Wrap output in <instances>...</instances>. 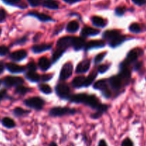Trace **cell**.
Segmentation results:
<instances>
[{
	"label": "cell",
	"mask_w": 146,
	"mask_h": 146,
	"mask_svg": "<svg viewBox=\"0 0 146 146\" xmlns=\"http://www.w3.org/2000/svg\"><path fill=\"white\" fill-rule=\"evenodd\" d=\"M7 18V12L3 8H0V23L4 22Z\"/></svg>",
	"instance_id": "f35d334b"
},
{
	"label": "cell",
	"mask_w": 146,
	"mask_h": 146,
	"mask_svg": "<svg viewBox=\"0 0 146 146\" xmlns=\"http://www.w3.org/2000/svg\"><path fill=\"white\" fill-rule=\"evenodd\" d=\"M120 35H121L120 31H118V30H108V31H106L104 33L103 37L105 39L111 41V40L116 38V37H118Z\"/></svg>",
	"instance_id": "2e32d148"
},
{
	"label": "cell",
	"mask_w": 146,
	"mask_h": 146,
	"mask_svg": "<svg viewBox=\"0 0 146 146\" xmlns=\"http://www.w3.org/2000/svg\"><path fill=\"white\" fill-rule=\"evenodd\" d=\"M94 88H96V89L100 90L101 91H105L106 89L108 88V85H107L106 81V80H100V81H98L94 85Z\"/></svg>",
	"instance_id": "83f0119b"
},
{
	"label": "cell",
	"mask_w": 146,
	"mask_h": 146,
	"mask_svg": "<svg viewBox=\"0 0 146 146\" xmlns=\"http://www.w3.org/2000/svg\"><path fill=\"white\" fill-rule=\"evenodd\" d=\"M29 4L33 7H37V6L40 5L41 3V0H27Z\"/></svg>",
	"instance_id": "60d3db41"
},
{
	"label": "cell",
	"mask_w": 146,
	"mask_h": 146,
	"mask_svg": "<svg viewBox=\"0 0 146 146\" xmlns=\"http://www.w3.org/2000/svg\"><path fill=\"white\" fill-rule=\"evenodd\" d=\"M52 45L51 44H38V45H35L31 48L33 52L36 53V54H38V53H42L44 51H48V50L51 49Z\"/></svg>",
	"instance_id": "5bb4252c"
},
{
	"label": "cell",
	"mask_w": 146,
	"mask_h": 146,
	"mask_svg": "<svg viewBox=\"0 0 146 146\" xmlns=\"http://www.w3.org/2000/svg\"><path fill=\"white\" fill-rule=\"evenodd\" d=\"M121 146H133V143L132 142V141L131 139L126 138V139H125L123 141Z\"/></svg>",
	"instance_id": "ee69618b"
},
{
	"label": "cell",
	"mask_w": 146,
	"mask_h": 146,
	"mask_svg": "<svg viewBox=\"0 0 146 146\" xmlns=\"http://www.w3.org/2000/svg\"><path fill=\"white\" fill-rule=\"evenodd\" d=\"M27 68H28L29 71H35L36 70V65L35 64L34 62H30L29 64L27 65Z\"/></svg>",
	"instance_id": "f6af8a7d"
},
{
	"label": "cell",
	"mask_w": 146,
	"mask_h": 146,
	"mask_svg": "<svg viewBox=\"0 0 146 146\" xmlns=\"http://www.w3.org/2000/svg\"><path fill=\"white\" fill-rule=\"evenodd\" d=\"M125 12V8L123 7H117L115 10V15L118 16V17H121V16H123Z\"/></svg>",
	"instance_id": "8d00e7d4"
},
{
	"label": "cell",
	"mask_w": 146,
	"mask_h": 146,
	"mask_svg": "<svg viewBox=\"0 0 146 146\" xmlns=\"http://www.w3.org/2000/svg\"><path fill=\"white\" fill-rule=\"evenodd\" d=\"M13 113H14V114L16 116L20 117L28 114L29 113V111H26V110L23 109V108H19V107H17V108H14V110L13 111Z\"/></svg>",
	"instance_id": "4dcf8cb0"
},
{
	"label": "cell",
	"mask_w": 146,
	"mask_h": 146,
	"mask_svg": "<svg viewBox=\"0 0 146 146\" xmlns=\"http://www.w3.org/2000/svg\"><path fill=\"white\" fill-rule=\"evenodd\" d=\"M29 90V88H27V87L24 86L22 85H20L17 86V88H16V93L19 94V95H24L27 93H28Z\"/></svg>",
	"instance_id": "d6a6232c"
},
{
	"label": "cell",
	"mask_w": 146,
	"mask_h": 146,
	"mask_svg": "<svg viewBox=\"0 0 146 146\" xmlns=\"http://www.w3.org/2000/svg\"><path fill=\"white\" fill-rule=\"evenodd\" d=\"M73 73V65L71 62L66 63L64 66H63L62 68H61V73H60L59 78L60 80L62 81H65V80L68 79L71 76Z\"/></svg>",
	"instance_id": "8992f818"
},
{
	"label": "cell",
	"mask_w": 146,
	"mask_h": 146,
	"mask_svg": "<svg viewBox=\"0 0 146 146\" xmlns=\"http://www.w3.org/2000/svg\"><path fill=\"white\" fill-rule=\"evenodd\" d=\"M141 63H138V64L135 66V69L138 70L140 68H141Z\"/></svg>",
	"instance_id": "f5cc1de1"
},
{
	"label": "cell",
	"mask_w": 146,
	"mask_h": 146,
	"mask_svg": "<svg viewBox=\"0 0 146 146\" xmlns=\"http://www.w3.org/2000/svg\"><path fill=\"white\" fill-rule=\"evenodd\" d=\"M75 37L73 36H64L60 38L56 43V47L58 48L66 50V48L70 46H73Z\"/></svg>",
	"instance_id": "5b68a950"
},
{
	"label": "cell",
	"mask_w": 146,
	"mask_h": 146,
	"mask_svg": "<svg viewBox=\"0 0 146 146\" xmlns=\"http://www.w3.org/2000/svg\"><path fill=\"white\" fill-rule=\"evenodd\" d=\"M65 2L68 3V4H74V3H76L78 1H79L80 0H64Z\"/></svg>",
	"instance_id": "f907efd6"
},
{
	"label": "cell",
	"mask_w": 146,
	"mask_h": 146,
	"mask_svg": "<svg viewBox=\"0 0 146 146\" xmlns=\"http://www.w3.org/2000/svg\"><path fill=\"white\" fill-rule=\"evenodd\" d=\"M98 146H107V144L104 140H101V141H100Z\"/></svg>",
	"instance_id": "816d5d0a"
},
{
	"label": "cell",
	"mask_w": 146,
	"mask_h": 146,
	"mask_svg": "<svg viewBox=\"0 0 146 146\" xmlns=\"http://www.w3.org/2000/svg\"><path fill=\"white\" fill-rule=\"evenodd\" d=\"M91 21H92L93 24L96 27L103 28V27H104L106 25V22L105 20L103 18H101V17H98V16H94V17H93L91 18Z\"/></svg>",
	"instance_id": "cb8c5ba5"
},
{
	"label": "cell",
	"mask_w": 146,
	"mask_h": 146,
	"mask_svg": "<svg viewBox=\"0 0 146 146\" xmlns=\"http://www.w3.org/2000/svg\"><path fill=\"white\" fill-rule=\"evenodd\" d=\"M87 96H88L87 94H76V95L71 96L69 99L71 101H72L74 103H76V104H84L86 100Z\"/></svg>",
	"instance_id": "e0dca14e"
},
{
	"label": "cell",
	"mask_w": 146,
	"mask_h": 146,
	"mask_svg": "<svg viewBox=\"0 0 146 146\" xmlns=\"http://www.w3.org/2000/svg\"><path fill=\"white\" fill-rule=\"evenodd\" d=\"M24 104L29 108H34L35 110L42 109L44 105V101L42 98L39 97H32L24 101Z\"/></svg>",
	"instance_id": "6da1fadb"
},
{
	"label": "cell",
	"mask_w": 146,
	"mask_h": 146,
	"mask_svg": "<svg viewBox=\"0 0 146 146\" xmlns=\"http://www.w3.org/2000/svg\"><path fill=\"white\" fill-rule=\"evenodd\" d=\"M75 112L76 111L74 109H70V108H63V107H54L50 110L49 114L53 117H57L63 116L68 114H74Z\"/></svg>",
	"instance_id": "3957f363"
},
{
	"label": "cell",
	"mask_w": 146,
	"mask_h": 146,
	"mask_svg": "<svg viewBox=\"0 0 146 146\" xmlns=\"http://www.w3.org/2000/svg\"><path fill=\"white\" fill-rule=\"evenodd\" d=\"M26 78L32 82H38L40 80V76L34 71H29L25 74Z\"/></svg>",
	"instance_id": "d4e9b609"
},
{
	"label": "cell",
	"mask_w": 146,
	"mask_h": 146,
	"mask_svg": "<svg viewBox=\"0 0 146 146\" xmlns=\"http://www.w3.org/2000/svg\"><path fill=\"white\" fill-rule=\"evenodd\" d=\"M109 84L114 89H119L122 84V78L118 76H114L109 79Z\"/></svg>",
	"instance_id": "9a60e30c"
},
{
	"label": "cell",
	"mask_w": 146,
	"mask_h": 146,
	"mask_svg": "<svg viewBox=\"0 0 146 146\" xmlns=\"http://www.w3.org/2000/svg\"><path fill=\"white\" fill-rule=\"evenodd\" d=\"M79 28V24L76 21H71L67 25L66 30L69 33H74L77 31Z\"/></svg>",
	"instance_id": "4316f807"
},
{
	"label": "cell",
	"mask_w": 146,
	"mask_h": 146,
	"mask_svg": "<svg viewBox=\"0 0 146 146\" xmlns=\"http://www.w3.org/2000/svg\"><path fill=\"white\" fill-rule=\"evenodd\" d=\"M50 146H58L56 145V143H51V144H50Z\"/></svg>",
	"instance_id": "db71d44e"
},
{
	"label": "cell",
	"mask_w": 146,
	"mask_h": 146,
	"mask_svg": "<svg viewBox=\"0 0 146 146\" xmlns=\"http://www.w3.org/2000/svg\"><path fill=\"white\" fill-rule=\"evenodd\" d=\"M1 83H2V81H1V80H0V86H1Z\"/></svg>",
	"instance_id": "9f6ffc18"
},
{
	"label": "cell",
	"mask_w": 146,
	"mask_h": 146,
	"mask_svg": "<svg viewBox=\"0 0 146 146\" xmlns=\"http://www.w3.org/2000/svg\"><path fill=\"white\" fill-rule=\"evenodd\" d=\"M9 52V48L6 46H0V56H4Z\"/></svg>",
	"instance_id": "d590c367"
},
{
	"label": "cell",
	"mask_w": 146,
	"mask_h": 146,
	"mask_svg": "<svg viewBox=\"0 0 146 146\" xmlns=\"http://www.w3.org/2000/svg\"><path fill=\"white\" fill-rule=\"evenodd\" d=\"M106 55V53H101V54H98L95 57V58H94V62H95V64H99V63H101L104 60V58H105Z\"/></svg>",
	"instance_id": "e575fe53"
},
{
	"label": "cell",
	"mask_w": 146,
	"mask_h": 146,
	"mask_svg": "<svg viewBox=\"0 0 146 146\" xmlns=\"http://www.w3.org/2000/svg\"><path fill=\"white\" fill-rule=\"evenodd\" d=\"M26 41H27V37L24 36V37H23V38H19V39L17 40L15 42L13 43L12 45H11V46H13V45H21V44H24Z\"/></svg>",
	"instance_id": "7bdbcfd3"
},
{
	"label": "cell",
	"mask_w": 146,
	"mask_h": 146,
	"mask_svg": "<svg viewBox=\"0 0 146 146\" xmlns=\"http://www.w3.org/2000/svg\"><path fill=\"white\" fill-rule=\"evenodd\" d=\"M105 46V42L101 40H97V41H91L87 43L85 46V49L86 51L91 50L93 48H101Z\"/></svg>",
	"instance_id": "7c38bea8"
},
{
	"label": "cell",
	"mask_w": 146,
	"mask_h": 146,
	"mask_svg": "<svg viewBox=\"0 0 146 146\" xmlns=\"http://www.w3.org/2000/svg\"><path fill=\"white\" fill-rule=\"evenodd\" d=\"M132 1L138 6H143L146 4V0H132Z\"/></svg>",
	"instance_id": "bcb514c9"
},
{
	"label": "cell",
	"mask_w": 146,
	"mask_h": 146,
	"mask_svg": "<svg viewBox=\"0 0 146 146\" xmlns=\"http://www.w3.org/2000/svg\"><path fill=\"white\" fill-rule=\"evenodd\" d=\"M66 50L61 49V48H57L56 50L54 52L52 55V61L53 63H55L62 56V55L64 54V53L65 52Z\"/></svg>",
	"instance_id": "f1b7e54d"
},
{
	"label": "cell",
	"mask_w": 146,
	"mask_h": 146,
	"mask_svg": "<svg viewBox=\"0 0 146 146\" xmlns=\"http://www.w3.org/2000/svg\"><path fill=\"white\" fill-rule=\"evenodd\" d=\"M1 124L7 128H13L16 126L14 121L9 117H5L1 120Z\"/></svg>",
	"instance_id": "484cf974"
},
{
	"label": "cell",
	"mask_w": 146,
	"mask_h": 146,
	"mask_svg": "<svg viewBox=\"0 0 146 146\" xmlns=\"http://www.w3.org/2000/svg\"><path fill=\"white\" fill-rule=\"evenodd\" d=\"M97 76V72L96 71H93L91 74L88 75V77H86V85L85 86H88L91 85L94 81L95 80V78Z\"/></svg>",
	"instance_id": "f546056e"
},
{
	"label": "cell",
	"mask_w": 146,
	"mask_h": 146,
	"mask_svg": "<svg viewBox=\"0 0 146 146\" xmlns=\"http://www.w3.org/2000/svg\"><path fill=\"white\" fill-rule=\"evenodd\" d=\"M84 104H86V105L88 106L91 107V108H94V109L96 110L98 109L99 106L101 105V104L99 103V100H98L96 97L94 96V95H88Z\"/></svg>",
	"instance_id": "30bf717a"
},
{
	"label": "cell",
	"mask_w": 146,
	"mask_h": 146,
	"mask_svg": "<svg viewBox=\"0 0 146 146\" xmlns=\"http://www.w3.org/2000/svg\"><path fill=\"white\" fill-rule=\"evenodd\" d=\"M2 84L7 87L18 86L24 84V79L21 77L7 76L2 80Z\"/></svg>",
	"instance_id": "277c9868"
},
{
	"label": "cell",
	"mask_w": 146,
	"mask_h": 146,
	"mask_svg": "<svg viewBox=\"0 0 146 146\" xmlns=\"http://www.w3.org/2000/svg\"><path fill=\"white\" fill-rule=\"evenodd\" d=\"M109 68V66L106 64H104V65H101L98 68V71L101 74H104L107 70Z\"/></svg>",
	"instance_id": "b9f144b4"
},
{
	"label": "cell",
	"mask_w": 146,
	"mask_h": 146,
	"mask_svg": "<svg viewBox=\"0 0 146 146\" xmlns=\"http://www.w3.org/2000/svg\"><path fill=\"white\" fill-rule=\"evenodd\" d=\"M6 68L11 74H21L25 71V67L17 65L14 63H7L5 64Z\"/></svg>",
	"instance_id": "52a82bcc"
},
{
	"label": "cell",
	"mask_w": 146,
	"mask_h": 146,
	"mask_svg": "<svg viewBox=\"0 0 146 146\" xmlns=\"http://www.w3.org/2000/svg\"><path fill=\"white\" fill-rule=\"evenodd\" d=\"M125 40H126L125 36H122V35H120L118 36V37H116V38H113V39H112L111 41H110L109 45L110 46L115 48V47H117L118 46L121 45V44H122Z\"/></svg>",
	"instance_id": "603a6c76"
},
{
	"label": "cell",
	"mask_w": 146,
	"mask_h": 146,
	"mask_svg": "<svg viewBox=\"0 0 146 146\" xmlns=\"http://www.w3.org/2000/svg\"><path fill=\"white\" fill-rule=\"evenodd\" d=\"M100 33L99 30L96 29L91 28V27H84L81 31V35L84 36H96Z\"/></svg>",
	"instance_id": "ac0fdd59"
},
{
	"label": "cell",
	"mask_w": 146,
	"mask_h": 146,
	"mask_svg": "<svg viewBox=\"0 0 146 146\" xmlns=\"http://www.w3.org/2000/svg\"><path fill=\"white\" fill-rule=\"evenodd\" d=\"M129 30L134 34H138L141 31V26L138 23H133L129 27Z\"/></svg>",
	"instance_id": "836d02e7"
},
{
	"label": "cell",
	"mask_w": 146,
	"mask_h": 146,
	"mask_svg": "<svg viewBox=\"0 0 146 146\" xmlns=\"http://www.w3.org/2000/svg\"><path fill=\"white\" fill-rule=\"evenodd\" d=\"M5 4L11 6H19V4L21 2V0H2Z\"/></svg>",
	"instance_id": "74e56055"
},
{
	"label": "cell",
	"mask_w": 146,
	"mask_h": 146,
	"mask_svg": "<svg viewBox=\"0 0 146 146\" xmlns=\"http://www.w3.org/2000/svg\"><path fill=\"white\" fill-rule=\"evenodd\" d=\"M86 79V78L84 76L76 77L72 81L73 86L75 87V88H81V87L85 86Z\"/></svg>",
	"instance_id": "7402d4cb"
},
{
	"label": "cell",
	"mask_w": 146,
	"mask_h": 146,
	"mask_svg": "<svg viewBox=\"0 0 146 146\" xmlns=\"http://www.w3.org/2000/svg\"><path fill=\"white\" fill-rule=\"evenodd\" d=\"M28 15L36 17V18H37L38 19H39L40 21H43V22H46V21H54L51 17H49V16L46 15V14H43V13L31 11V12L29 13Z\"/></svg>",
	"instance_id": "4fadbf2b"
},
{
	"label": "cell",
	"mask_w": 146,
	"mask_h": 146,
	"mask_svg": "<svg viewBox=\"0 0 146 146\" xmlns=\"http://www.w3.org/2000/svg\"><path fill=\"white\" fill-rule=\"evenodd\" d=\"M38 66L42 71H47L51 66V61L46 57H41L38 60Z\"/></svg>",
	"instance_id": "d6986e66"
},
{
	"label": "cell",
	"mask_w": 146,
	"mask_h": 146,
	"mask_svg": "<svg viewBox=\"0 0 146 146\" xmlns=\"http://www.w3.org/2000/svg\"><path fill=\"white\" fill-rule=\"evenodd\" d=\"M85 46H86L85 39H84V38H81V37H75L73 47H74V49H75L76 51L81 50V48L85 47Z\"/></svg>",
	"instance_id": "ffe728a7"
},
{
	"label": "cell",
	"mask_w": 146,
	"mask_h": 146,
	"mask_svg": "<svg viewBox=\"0 0 146 146\" xmlns=\"http://www.w3.org/2000/svg\"><path fill=\"white\" fill-rule=\"evenodd\" d=\"M5 98H8L7 91L6 89H1L0 90V102Z\"/></svg>",
	"instance_id": "ab89813d"
},
{
	"label": "cell",
	"mask_w": 146,
	"mask_h": 146,
	"mask_svg": "<svg viewBox=\"0 0 146 146\" xmlns=\"http://www.w3.org/2000/svg\"><path fill=\"white\" fill-rule=\"evenodd\" d=\"M140 51H138V50L136 49L131 50V51H129V52L128 53L126 59H125L124 61H125L127 64H129L133 62H135V61L138 59V56H139Z\"/></svg>",
	"instance_id": "8fae6325"
},
{
	"label": "cell",
	"mask_w": 146,
	"mask_h": 146,
	"mask_svg": "<svg viewBox=\"0 0 146 146\" xmlns=\"http://www.w3.org/2000/svg\"><path fill=\"white\" fill-rule=\"evenodd\" d=\"M6 68L5 64L2 61H0V75L4 72V68Z\"/></svg>",
	"instance_id": "c3c4849f"
},
{
	"label": "cell",
	"mask_w": 146,
	"mask_h": 146,
	"mask_svg": "<svg viewBox=\"0 0 146 146\" xmlns=\"http://www.w3.org/2000/svg\"><path fill=\"white\" fill-rule=\"evenodd\" d=\"M38 88H39V90L41 92H43L45 94H50L52 92V90H51V87L45 84H40V85L38 86Z\"/></svg>",
	"instance_id": "1f68e13d"
},
{
	"label": "cell",
	"mask_w": 146,
	"mask_h": 146,
	"mask_svg": "<svg viewBox=\"0 0 146 146\" xmlns=\"http://www.w3.org/2000/svg\"><path fill=\"white\" fill-rule=\"evenodd\" d=\"M42 80L43 81H48V80L51 79V78H52V76L51 75H43L42 76Z\"/></svg>",
	"instance_id": "681fc988"
},
{
	"label": "cell",
	"mask_w": 146,
	"mask_h": 146,
	"mask_svg": "<svg viewBox=\"0 0 146 146\" xmlns=\"http://www.w3.org/2000/svg\"><path fill=\"white\" fill-rule=\"evenodd\" d=\"M43 6L49 9L56 10L58 9V2L55 0H44L43 1Z\"/></svg>",
	"instance_id": "44dd1931"
},
{
	"label": "cell",
	"mask_w": 146,
	"mask_h": 146,
	"mask_svg": "<svg viewBox=\"0 0 146 146\" xmlns=\"http://www.w3.org/2000/svg\"><path fill=\"white\" fill-rule=\"evenodd\" d=\"M102 94H103V95L106 97V98H109V97L111 96V91L108 90V88L106 89L105 91H102Z\"/></svg>",
	"instance_id": "7dc6e473"
},
{
	"label": "cell",
	"mask_w": 146,
	"mask_h": 146,
	"mask_svg": "<svg viewBox=\"0 0 146 146\" xmlns=\"http://www.w3.org/2000/svg\"><path fill=\"white\" fill-rule=\"evenodd\" d=\"M1 29L0 28V36H1Z\"/></svg>",
	"instance_id": "11a10c76"
},
{
	"label": "cell",
	"mask_w": 146,
	"mask_h": 146,
	"mask_svg": "<svg viewBox=\"0 0 146 146\" xmlns=\"http://www.w3.org/2000/svg\"><path fill=\"white\" fill-rule=\"evenodd\" d=\"M27 51L24 49H21L11 53L9 54V58L11 60H12L13 61H17V62H18V61L24 59L27 57Z\"/></svg>",
	"instance_id": "ba28073f"
},
{
	"label": "cell",
	"mask_w": 146,
	"mask_h": 146,
	"mask_svg": "<svg viewBox=\"0 0 146 146\" xmlns=\"http://www.w3.org/2000/svg\"><path fill=\"white\" fill-rule=\"evenodd\" d=\"M90 64H91V61L88 59H85L80 62L76 68V74H84V73L87 72L90 68Z\"/></svg>",
	"instance_id": "9c48e42d"
},
{
	"label": "cell",
	"mask_w": 146,
	"mask_h": 146,
	"mask_svg": "<svg viewBox=\"0 0 146 146\" xmlns=\"http://www.w3.org/2000/svg\"><path fill=\"white\" fill-rule=\"evenodd\" d=\"M56 93L63 99H68L71 97V90L69 86L66 84H58L56 86Z\"/></svg>",
	"instance_id": "7a4b0ae2"
}]
</instances>
